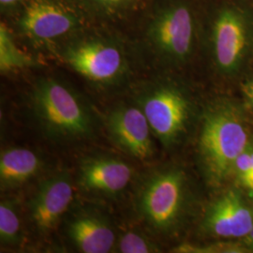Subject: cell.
Segmentation results:
<instances>
[{
  "label": "cell",
  "mask_w": 253,
  "mask_h": 253,
  "mask_svg": "<svg viewBox=\"0 0 253 253\" xmlns=\"http://www.w3.org/2000/svg\"><path fill=\"white\" fill-rule=\"evenodd\" d=\"M234 171L237 173L240 183L253 192V151L247 149L236 160Z\"/></svg>",
  "instance_id": "cell-18"
},
{
  "label": "cell",
  "mask_w": 253,
  "mask_h": 253,
  "mask_svg": "<svg viewBox=\"0 0 253 253\" xmlns=\"http://www.w3.org/2000/svg\"><path fill=\"white\" fill-rule=\"evenodd\" d=\"M68 235L82 253H110L116 245L113 227L107 218L95 212L76 214L69 223Z\"/></svg>",
  "instance_id": "cell-12"
},
{
  "label": "cell",
  "mask_w": 253,
  "mask_h": 253,
  "mask_svg": "<svg viewBox=\"0 0 253 253\" xmlns=\"http://www.w3.org/2000/svg\"><path fill=\"white\" fill-rule=\"evenodd\" d=\"M106 125L111 139L124 152L141 161L152 156V130L141 107L122 105L114 109Z\"/></svg>",
  "instance_id": "cell-6"
},
{
  "label": "cell",
  "mask_w": 253,
  "mask_h": 253,
  "mask_svg": "<svg viewBox=\"0 0 253 253\" xmlns=\"http://www.w3.org/2000/svg\"><path fill=\"white\" fill-rule=\"evenodd\" d=\"M17 1H19V0H0L1 4H2V5H5V6L13 4V3H15V2H17Z\"/></svg>",
  "instance_id": "cell-23"
},
{
  "label": "cell",
  "mask_w": 253,
  "mask_h": 253,
  "mask_svg": "<svg viewBox=\"0 0 253 253\" xmlns=\"http://www.w3.org/2000/svg\"></svg>",
  "instance_id": "cell-24"
},
{
  "label": "cell",
  "mask_w": 253,
  "mask_h": 253,
  "mask_svg": "<svg viewBox=\"0 0 253 253\" xmlns=\"http://www.w3.org/2000/svg\"><path fill=\"white\" fill-rule=\"evenodd\" d=\"M77 24L73 14L48 0H34L25 9L20 27L27 36L38 41H49L63 36Z\"/></svg>",
  "instance_id": "cell-11"
},
{
  "label": "cell",
  "mask_w": 253,
  "mask_h": 253,
  "mask_svg": "<svg viewBox=\"0 0 253 253\" xmlns=\"http://www.w3.org/2000/svg\"><path fill=\"white\" fill-rule=\"evenodd\" d=\"M152 133L166 146L174 144L184 133L190 115L188 99L180 91L163 86L145 94L141 100Z\"/></svg>",
  "instance_id": "cell-4"
},
{
  "label": "cell",
  "mask_w": 253,
  "mask_h": 253,
  "mask_svg": "<svg viewBox=\"0 0 253 253\" xmlns=\"http://www.w3.org/2000/svg\"><path fill=\"white\" fill-rule=\"evenodd\" d=\"M20 218L15 204L4 201L0 205V240L4 245H15L20 239Z\"/></svg>",
  "instance_id": "cell-16"
},
{
  "label": "cell",
  "mask_w": 253,
  "mask_h": 253,
  "mask_svg": "<svg viewBox=\"0 0 253 253\" xmlns=\"http://www.w3.org/2000/svg\"><path fill=\"white\" fill-rule=\"evenodd\" d=\"M211 235L224 238H240L253 227V211L241 194L228 190L208 208L204 220Z\"/></svg>",
  "instance_id": "cell-10"
},
{
  "label": "cell",
  "mask_w": 253,
  "mask_h": 253,
  "mask_svg": "<svg viewBox=\"0 0 253 253\" xmlns=\"http://www.w3.org/2000/svg\"><path fill=\"white\" fill-rule=\"evenodd\" d=\"M41 168V158L30 149L13 147L4 150L0 157L2 189H11L25 184L33 178Z\"/></svg>",
  "instance_id": "cell-14"
},
{
  "label": "cell",
  "mask_w": 253,
  "mask_h": 253,
  "mask_svg": "<svg viewBox=\"0 0 253 253\" xmlns=\"http://www.w3.org/2000/svg\"><path fill=\"white\" fill-rule=\"evenodd\" d=\"M187 179L176 168L152 173L137 197L140 216L153 230L168 233L177 226L187 203Z\"/></svg>",
  "instance_id": "cell-3"
},
{
  "label": "cell",
  "mask_w": 253,
  "mask_h": 253,
  "mask_svg": "<svg viewBox=\"0 0 253 253\" xmlns=\"http://www.w3.org/2000/svg\"><path fill=\"white\" fill-rule=\"evenodd\" d=\"M118 252L122 253H148L156 252L153 244L143 235L136 232H126L120 236Z\"/></svg>",
  "instance_id": "cell-17"
},
{
  "label": "cell",
  "mask_w": 253,
  "mask_h": 253,
  "mask_svg": "<svg viewBox=\"0 0 253 253\" xmlns=\"http://www.w3.org/2000/svg\"><path fill=\"white\" fill-rule=\"evenodd\" d=\"M33 64V60L15 45L7 27L0 26V69L7 73L24 69Z\"/></svg>",
  "instance_id": "cell-15"
},
{
  "label": "cell",
  "mask_w": 253,
  "mask_h": 253,
  "mask_svg": "<svg viewBox=\"0 0 253 253\" xmlns=\"http://www.w3.org/2000/svg\"><path fill=\"white\" fill-rule=\"evenodd\" d=\"M133 171L120 159L99 155L82 161L78 171V186L84 192L94 196H117L127 187Z\"/></svg>",
  "instance_id": "cell-7"
},
{
  "label": "cell",
  "mask_w": 253,
  "mask_h": 253,
  "mask_svg": "<svg viewBox=\"0 0 253 253\" xmlns=\"http://www.w3.org/2000/svg\"><path fill=\"white\" fill-rule=\"evenodd\" d=\"M33 108L44 132L55 140H79L93 131L94 120L89 108L59 82L48 79L37 84Z\"/></svg>",
  "instance_id": "cell-2"
},
{
  "label": "cell",
  "mask_w": 253,
  "mask_h": 253,
  "mask_svg": "<svg viewBox=\"0 0 253 253\" xmlns=\"http://www.w3.org/2000/svg\"><path fill=\"white\" fill-rule=\"evenodd\" d=\"M248 237V241H249V245L251 247V249L253 251V229L251 230V232L249 233V235H247Z\"/></svg>",
  "instance_id": "cell-21"
},
{
  "label": "cell",
  "mask_w": 253,
  "mask_h": 253,
  "mask_svg": "<svg viewBox=\"0 0 253 253\" xmlns=\"http://www.w3.org/2000/svg\"><path fill=\"white\" fill-rule=\"evenodd\" d=\"M100 1L103 3H107V4H118V3L123 2L125 0H100Z\"/></svg>",
  "instance_id": "cell-22"
},
{
  "label": "cell",
  "mask_w": 253,
  "mask_h": 253,
  "mask_svg": "<svg viewBox=\"0 0 253 253\" xmlns=\"http://www.w3.org/2000/svg\"><path fill=\"white\" fill-rule=\"evenodd\" d=\"M239 249L226 244L215 245L209 247H195L191 245H182L176 249L177 253H239Z\"/></svg>",
  "instance_id": "cell-19"
},
{
  "label": "cell",
  "mask_w": 253,
  "mask_h": 253,
  "mask_svg": "<svg viewBox=\"0 0 253 253\" xmlns=\"http://www.w3.org/2000/svg\"><path fill=\"white\" fill-rule=\"evenodd\" d=\"M65 59L76 73L100 84L115 81L123 73L125 65L118 47L101 41H86L71 46Z\"/></svg>",
  "instance_id": "cell-5"
},
{
  "label": "cell",
  "mask_w": 253,
  "mask_h": 253,
  "mask_svg": "<svg viewBox=\"0 0 253 253\" xmlns=\"http://www.w3.org/2000/svg\"><path fill=\"white\" fill-rule=\"evenodd\" d=\"M246 46V28L242 18L232 9L223 10L214 27V50L217 63L230 72L240 62Z\"/></svg>",
  "instance_id": "cell-13"
},
{
  "label": "cell",
  "mask_w": 253,
  "mask_h": 253,
  "mask_svg": "<svg viewBox=\"0 0 253 253\" xmlns=\"http://www.w3.org/2000/svg\"><path fill=\"white\" fill-rule=\"evenodd\" d=\"M73 198V185L68 173L61 172L42 181L29 206L31 220L37 229L44 234L51 232Z\"/></svg>",
  "instance_id": "cell-8"
},
{
  "label": "cell",
  "mask_w": 253,
  "mask_h": 253,
  "mask_svg": "<svg viewBox=\"0 0 253 253\" xmlns=\"http://www.w3.org/2000/svg\"><path fill=\"white\" fill-rule=\"evenodd\" d=\"M243 92L250 103L253 105V79L245 84L243 85Z\"/></svg>",
  "instance_id": "cell-20"
},
{
  "label": "cell",
  "mask_w": 253,
  "mask_h": 253,
  "mask_svg": "<svg viewBox=\"0 0 253 253\" xmlns=\"http://www.w3.org/2000/svg\"><path fill=\"white\" fill-rule=\"evenodd\" d=\"M154 44L166 56L185 59L191 51L193 22L190 10L185 6H174L164 10L150 31Z\"/></svg>",
  "instance_id": "cell-9"
},
{
  "label": "cell",
  "mask_w": 253,
  "mask_h": 253,
  "mask_svg": "<svg viewBox=\"0 0 253 253\" xmlns=\"http://www.w3.org/2000/svg\"><path fill=\"white\" fill-rule=\"evenodd\" d=\"M248 144L247 128L235 109H210L203 120L199 139L200 158L209 180L217 184L226 179Z\"/></svg>",
  "instance_id": "cell-1"
}]
</instances>
